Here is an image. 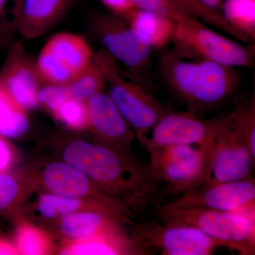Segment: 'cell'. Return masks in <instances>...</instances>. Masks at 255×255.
Listing matches in <instances>:
<instances>
[{
  "label": "cell",
  "instance_id": "4dcf8cb0",
  "mask_svg": "<svg viewBox=\"0 0 255 255\" xmlns=\"http://www.w3.org/2000/svg\"><path fill=\"white\" fill-rule=\"evenodd\" d=\"M10 159L7 146L0 139V172L7 166Z\"/></svg>",
  "mask_w": 255,
  "mask_h": 255
},
{
  "label": "cell",
  "instance_id": "cb8c5ba5",
  "mask_svg": "<svg viewBox=\"0 0 255 255\" xmlns=\"http://www.w3.org/2000/svg\"><path fill=\"white\" fill-rule=\"evenodd\" d=\"M135 8L168 16L177 21L191 13L176 0H128ZM192 14V13H191Z\"/></svg>",
  "mask_w": 255,
  "mask_h": 255
},
{
  "label": "cell",
  "instance_id": "4316f807",
  "mask_svg": "<svg viewBox=\"0 0 255 255\" xmlns=\"http://www.w3.org/2000/svg\"><path fill=\"white\" fill-rule=\"evenodd\" d=\"M17 245L18 251L24 255L43 254L46 248V241L41 233L31 228L19 230Z\"/></svg>",
  "mask_w": 255,
  "mask_h": 255
},
{
  "label": "cell",
  "instance_id": "6da1fadb",
  "mask_svg": "<svg viewBox=\"0 0 255 255\" xmlns=\"http://www.w3.org/2000/svg\"><path fill=\"white\" fill-rule=\"evenodd\" d=\"M159 71L169 90L198 117L224 105L241 82L236 68L210 60H187L172 51L161 57Z\"/></svg>",
  "mask_w": 255,
  "mask_h": 255
},
{
  "label": "cell",
  "instance_id": "5bb4252c",
  "mask_svg": "<svg viewBox=\"0 0 255 255\" xmlns=\"http://www.w3.org/2000/svg\"><path fill=\"white\" fill-rule=\"evenodd\" d=\"M90 127L107 140L130 146L135 132L128 124L108 94L101 92L87 102Z\"/></svg>",
  "mask_w": 255,
  "mask_h": 255
},
{
  "label": "cell",
  "instance_id": "d4e9b609",
  "mask_svg": "<svg viewBox=\"0 0 255 255\" xmlns=\"http://www.w3.org/2000/svg\"><path fill=\"white\" fill-rule=\"evenodd\" d=\"M16 0H0V48L8 47L16 34Z\"/></svg>",
  "mask_w": 255,
  "mask_h": 255
},
{
  "label": "cell",
  "instance_id": "9a60e30c",
  "mask_svg": "<svg viewBox=\"0 0 255 255\" xmlns=\"http://www.w3.org/2000/svg\"><path fill=\"white\" fill-rule=\"evenodd\" d=\"M123 19L152 49L164 48L173 40L177 26L173 18L135 7Z\"/></svg>",
  "mask_w": 255,
  "mask_h": 255
},
{
  "label": "cell",
  "instance_id": "f1b7e54d",
  "mask_svg": "<svg viewBox=\"0 0 255 255\" xmlns=\"http://www.w3.org/2000/svg\"><path fill=\"white\" fill-rule=\"evenodd\" d=\"M104 4L109 8L112 14L117 15L122 18L126 16L135 6L128 0H100Z\"/></svg>",
  "mask_w": 255,
  "mask_h": 255
},
{
  "label": "cell",
  "instance_id": "ffe728a7",
  "mask_svg": "<svg viewBox=\"0 0 255 255\" xmlns=\"http://www.w3.org/2000/svg\"><path fill=\"white\" fill-rule=\"evenodd\" d=\"M106 86L105 75L94 59L78 78L68 85L70 97L85 102L103 92Z\"/></svg>",
  "mask_w": 255,
  "mask_h": 255
},
{
  "label": "cell",
  "instance_id": "9c48e42d",
  "mask_svg": "<svg viewBox=\"0 0 255 255\" xmlns=\"http://www.w3.org/2000/svg\"><path fill=\"white\" fill-rule=\"evenodd\" d=\"M149 254L209 255L221 247L198 228L160 221H144L134 226L133 238Z\"/></svg>",
  "mask_w": 255,
  "mask_h": 255
},
{
  "label": "cell",
  "instance_id": "5b68a950",
  "mask_svg": "<svg viewBox=\"0 0 255 255\" xmlns=\"http://www.w3.org/2000/svg\"><path fill=\"white\" fill-rule=\"evenodd\" d=\"M214 143L204 147L176 145L149 150L151 175L164 184L166 194H183L200 187L209 172Z\"/></svg>",
  "mask_w": 255,
  "mask_h": 255
},
{
  "label": "cell",
  "instance_id": "3957f363",
  "mask_svg": "<svg viewBox=\"0 0 255 255\" xmlns=\"http://www.w3.org/2000/svg\"><path fill=\"white\" fill-rule=\"evenodd\" d=\"M154 214L160 222L198 228L221 247L242 255L255 254V210L226 211L161 204L155 208Z\"/></svg>",
  "mask_w": 255,
  "mask_h": 255
},
{
  "label": "cell",
  "instance_id": "d6986e66",
  "mask_svg": "<svg viewBox=\"0 0 255 255\" xmlns=\"http://www.w3.org/2000/svg\"><path fill=\"white\" fill-rule=\"evenodd\" d=\"M105 215L99 213H78L66 215L62 220L65 234L75 238H88L114 227Z\"/></svg>",
  "mask_w": 255,
  "mask_h": 255
},
{
  "label": "cell",
  "instance_id": "30bf717a",
  "mask_svg": "<svg viewBox=\"0 0 255 255\" xmlns=\"http://www.w3.org/2000/svg\"><path fill=\"white\" fill-rule=\"evenodd\" d=\"M230 116L231 112L204 119L189 112L168 111L151 130L144 147L149 151L170 145L204 147L211 145L227 123Z\"/></svg>",
  "mask_w": 255,
  "mask_h": 255
},
{
  "label": "cell",
  "instance_id": "2e32d148",
  "mask_svg": "<svg viewBox=\"0 0 255 255\" xmlns=\"http://www.w3.org/2000/svg\"><path fill=\"white\" fill-rule=\"evenodd\" d=\"M43 180L52 192L65 197L78 199L90 191L88 177L67 163L47 166L43 172Z\"/></svg>",
  "mask_w": 255,
  "mask_h": 255
},
{
  "label": "cell",
  "instance_id": "ba28073f",
  "mask_svg": "<svg viewBox=\"0 0 255 255\" xmlns=\"http://www.w3.org/2000/svg\"><path fill=\"white\" fill-rule=\"evenodd\" d=\"M255 161L235 109L215 140L209 174L201 187L250 179Z\"/></svg>",
  "mask_w": 255,
  "mask_h": 255
},
{
  "label": "cell",
  "instance_id": "7c38bea8",
  "mask_svg": "<svg viewBox=\"0 0 255 255\" xmlns=\"http://www.w3.org/2000/svg\"><path fill=\"white\" fill-rule=\"evenodd\" d=\"M0 70V86L26 110L38 106L41 80L21 42L14 40Z\"/></svg>",
  "mask_w": 255,
  "mask_h": 255
},
{
  "label": "cell",
  "instance_id": "f546056e",
  "mask_svg": "<svg viewBox=\"0 0 255 255\" xmlns=\"http://www.w3.org/2000/svg\"><path fill=\"white\" fill-rule=\"evenodd\" d=\"M226 1L227 0H200L201 4L207 9L221 14Z\"/></svg>",
  "mask_w": 255,
  "mask_h": 255
},
{
  "label": "cell",
  "instance_id": "7a4b0ae2",
  "mask_svg": "<svg viewBox=\"0 0 255 255\" xmlns=\"http://www.w3.org/2000/svg\"><path fill=\"white\" fill-rule=\"evenodd\" d=\"M93 59L105 75L108 95L144 147L151 130L168 111L104 48Z\"/></svg>",
  "mask_w": 255,
  "mask_h": 255
},
{
  "label": "cell",
  "instance_id": "8fae6325",
  "mask_svg": "<svg viewBox=\"0 0 255 255\" xmlns=\"http://www.w3.org/2000/svg\"><path fill=\"white\" fill-rule=\"evenodd\" d=\"M163 205L169 208H200L226 211L255 209V179L252 177L200 187Z\"/></svg>",
  "mask_w": 255,
  "mask_h": 255
},
{
  "label": "cell",
  "instance_id": "7402d4cb",
  "mask_svg": "<svg viewBox=\"0 0 255 255\" xmlns=\"http://www.w3.org/2000/svg\"><path fill=\"white\" fill-rule=\"evenodd\" d=\"M186 9L189 10L196 17L204 23L210 24L214 27L226 32L230 36L240 40L237 33L233 29L224 17L219 13L214 12L205 7L200 0H176Z\"/></svg>",
  "mask_w": 255,
  "mask_h": 255
},
{
  "label": "cell",
  "instance_id": "44dd1931",
  "mask_svg": "<svg viewBox=\"0 0 255 255\" xmlns=\"http://www.w3.org/2000/svg\"><path fill=\"white\" fill-rule=\"evenodd\" d=\"M55 118L72 129H84L90 127L87 102L70 97L53 112Z\"/></svg>",
  "mask_w": 255,
  "mask_h": 255
},
{
  "label": "cell",
  "instance_id": "603a6c76",
  "mask_svg": "<svg viewBox=\"0 0 255 255\" xmlns=\"http://www.w3.org/2000/svg\"><path fill=\"white\" fill-rule=\"evenodd\" d=\"M80 206L81 203L78 199L58 195H44L40 199L38 210L43 217L54 219L58 216L72 214Z\"/></svg>",
  "mask_w": 255,
  "mask_h": 255
},
{
  "label": "cell",
  "instance_id": "83f0119b",
  "mask_svg": "<svg viewBox=\"0 0 255 255\" xmlns=\"http://www.w3.org/2000/svg\"><path fill=\"white\" fill-rule=\"evenodd\" d=\"M18 190V184L14 178L0 172V211H4L12 204Z\"/></svg>",
  "mask_w": 255,
  "mask_h": 255
},
{
  "label": "cell",
  "instance_id": "ac0fdd59",
  "mask_svg": "<svg viewBox=\"0 0 255 255\" xmlns=\"http://www.w3.org/2000/svg\"><path fill=\"white\" fill-rule=\"evenodd\" d=\"M25 110L0 86V135L17 138L27 132L30 123Z\"/></svg>",
  "mask_w": 255,
  "mask_h": 255
},
{
  "label": "cell",
  "instance_id": "8992f818",
  "mask_svg": "<svg viewBox=\"0 0 255 255\" xmlns=\"http://www.w3.org/2000/svg\"><path fill=\"white\" fill-rule=\"evenodd\" d=\"M88 26L92 34L102 44V48L146 87L152 48L123 18L117 15L92 13L88 19Z\"/></svg>",
  "mask_w": 255,
  "mask_h": 255
},
{
  "label": "cell",
  "instance_id": "52a82bcc",
  "mask_svg": "<svg viewBox=\"0 0 255 255\" xmlns=\"http://www.w3.org/2000/svg\"><path fill=\"white\" fill-rule=\"evenodd\" d=\"M94 55L83 37L60 32L45 43L35 65L42 83L68 85L90 65Z\"/></svg>",
  "mask_w": 255,
  "mask_h": 255
},
{
  "label": "cell",
  "instance_id": "277c9868",
  "mask_svg": "<svg viewBox=\"0 0 255 255\" xmlns=\"http://www.w3.org/2000/svg\"><path fill=\"white\" fill-rule=\"evenodd\" d=\"M172 52L184 59L206 60L231 67L251 68L255 47L246 46L208 27L189 13L176 21Z\"/></svg>",
  "mask_w": 255,
  "mask_h": 255
},
{
  "label": "cell",
  "instance_id": "484cf974",
  "mask_svg": "<svg viewBox=\"0 0 255 255\" xmlns=\"http://www.w3.org/2000/svg\"><path fill=\"white\" fill-rule=\"evenodd\" d=\"M37 95L38 105L44 106L46 108L53 112L65 100L70 98L68 85H48L44 84Z\"/></svg>",
  "mask_w": 255,
  "mask_h": 255
},
{
  "label": "cell",
  "instance_id": "4fadbf2b",
  "mask_svg": "<svg viewBox=\"0 0 255 255\" xmlns=\"http://www.w3.org/2000/svg\"><path fill=\"white\" fill-rule=\"evenodd\" d=\"M75 0H16V34L26 40L44 36L58 24Z\"/></svg>",
  "mask_w": 255,
  "mask_h": 255
},
{
  "label": "cell",
  "instance_id": "e0dca14e",
  "mask_svg": "<svg viewBox=\"0 0 255 255\" xmlns=\"http://www.w3.org/2000/svg\"><path fill=\"white\" fill-rule=\"evenodd\" d=\"M221 14L238 33L241 41L254 43L255 0H227Z\"/></svg>",
  "mask_w": 255,
  "mask_h": 255
}]
</instances>
